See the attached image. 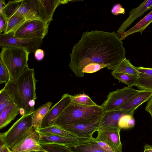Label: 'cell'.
Listing matches in <instances>:
<instances>
[{
	"label": "cell",
	"instance_id": "obj_43",
	"mask_svg": "<svg viewBox=\"0 0 152 152\" xmlns=\"http://www.w3.org/2000/svg\"><path fill=\"white\" fill-rule=\"evenodd\" d=\"M38 152H40V151H38Z\"/></svg>",
	"mask_w": 152,
	"mask_h": 152
},
{
	"label": "cell",
	"instance_id": "obj_3",
	"mask_svg": "<svg viewBox=\"0 0 152 152\" xmlns=\"http://www.w3.org/2000/svg\"><path fill=\"white\" fill-rule=\"evenodd\" d=\"M104 113L101 105L86 106L71 102L62 112L53 125L61 126L100 121Z\"/></svg>",
	"mask_w": 152,
	"mask_h": 152
},
{
	"label": "cell",
	"instance_id": "obj_14",
	"mask_svg": "<svg viewBox=\"0 0 152 152\" xmlns=\"http://www.w3.org/2000/svg\"><path fill=\"white\" fill-rule=\"evenodd\" d=\"M100 120L95 122L58 126L72 133L78 137L93 138V134L97 131L99 128Z\"/></svg>",
	"mask_w": 152,
	"mask_h": 152
},
{
	"label": "cell",
	"instance_id": "obj_12",
	"mask_svg": "<svg viewBox=\"0 0 152 152\" xmlns=\"http://www.w3.org/2000/svg\"><path fill=\"white\" fill-rule=\"evenodd\" d=\"M39 136L33 127L31 130L17 144L11 149L12 152H45L39 143Z\"/></svg>",
	"mask_w": 152,
	"mask_h": 152
},
{
	"label": "cell",
	"instance_id": "obj_34",
	"mask_svg": "<svg viewBox=\"0 0 152 152\" xmlns=\"http://www.w3.org/2000/svg\"><path fill=\"white\" fill-rule=\"evenodd\" d=\"M45 52L41 49H37L34 53V56L35 59L38 61H41L44 58Z\"/></svg>",
	"mask_w": 152,
	"mask_h": 152
},
{
	"label": "cell",
	"instance_id": "obj_35",
	"mask_svg": "<svg viewBox=\"0 0 152 152\" xmlns=\"http://www.w3.org/2000/svg\"><path fill=\"white\" fill-rule=\"evenodd\" d=\"M136 69L140 73L152 76V68L140 66L136 67Z\"/></svg>",
	"mask_w": 152,
	"mask_h": 152
},
{
	"label": "cell",
	"instance_id": "obj_17",
	"mask_svg": "<svg viewBox=\"0 0 152 152\" xmlns=\"http://www.w3.org/2000/svg\"><path fill=\"white\" fill-rule=\"evenodd\" d=\"M135 110H114L104 112L100 120L99 128L106 127H119L118 124L121 117L126 114L134 115Z\"/></svg>",
	"mask_w": 152,
	"mask_h": 152
},
{
	"label": "cell",
	"instance_id": "obj_1",
	"mask_svg": "<svg viewBox=\"0 0 152 152\" xmlns=\"http://www.w3.org/2000/svg\"><path fill=\"white\" fill-rule=\"evenodd\" d=\"M123 42L117 33L97 30L83 33L70 54L69 67L78 77L89 64L103 66L113 71L126 57Z\"/></svg>",
	"mask_w": 152,
	"mask_h": 152
},
{
	"label": "cell",
	"instance_id": "obj_38",
	"mask_svg": "<svg viewBox=\"0 0 152 152\" xmlns=\"http://www.w3.org/2000/svg\"><path fill=\"white\" fill-rule=\"evenodd\" d=\"M0 151V152H12L11 150L4 144L1 143Z\"/></svg>",
	"mask_w": 152,
	"mask_h": 152
},
{
	"label": "cell",
	"instance_id": "obj_18",
	"mask_svg": "<svg viewBox=\"0 0 152 152\" xmlns=\"http://www.w3.org/2000/svg\"><path fill=\"white\" fill-rule=\"evenodd\" d=\"M152 96V91L139 90L124 104L115 110H135L145 102L148 101Z\"/></svg>",
	"mask_w": 152,
	"mask_h": 152
},
{
	"label": "cell",
	"instance_id": "obj_15",
	"mask_svg": "<svg viewBox=\"0 0 152 152\" xmlns=\"http://www.w3.org/2000/svg\"><path fill=\"white\" fill-rule=\"evenodd\" d=\"M151 9H152V0H145L138 7L132 9L129 12L128 17L121 24L117 31L118 36L125 32L135 20Z\"/></svg>",
	"mask_w": 152,
	"mask_h": 152
},
{
	"label": "cell",
	"instance_id": "obj_2",
	"mask_svg": "<svg viewBox=\"0 0 152 152\" xmlns=\"http://www.w3.org/2000/svg\"><path fill=\"white\" fill-rule=\"evenodd\" d=\"M38 81L35 77L34 69L28 67L17 77L5 84L3 88L20 108L21 116L35 110V101L37 99L36 84Z\"/></svg>",
	"mask_w": 152,
	"mask_h": 152
},
{
	"label": "cell",
	"instance_id": "obj_22",
	"mask_svg": "<svg viewBox=\"0 0 152 152\" xmlns=\"http://www.w3.org/2000/svg\"><path fill=\"white\" fill-rule=\"evenodd\" d=\"M27 20L23 16L17 13L12 15L8 20L5 34H14Z\"/></svg>",
	"mask_w": 152,
	"mask_h": 152
},
{
	"label": "cell",
	"instance_id": "obj_16",
	"mask_svg": "<svg viewBox=\"0 0 152 152\" xmlns=\"http://www.w3.org/2000/svg\"><path fill=\"white\" fill-rule=\"evenodd\" d=\"M11 15L17 13L24 16L27 21L39 19L36 13L26 0H15L12 2L10 9Z\"/></svg>",
	"mask_w": 152,
	"mask_h": 152
},
{
	"label": "cell",
	"instance_id": "obj_8",
	"mask_svg": "<svg viewBox=\"0 0 152 152\" xmlns=\"http://www.w3.org/2000/svg\"><path fill=\"white\" fill-rule=\"evenodd\" d=\"M26 0L36 13L39 19L48 24L53 20L54 12L58 6L72 1L65 0Z\"/></svg>",
	"mask_w": 152,
	"mask_h": 152
},
{
	"label": "cell",
	"instance_id": "obj_37",
	"mask_svg": "<svg viewBox=\"0 0 152 152\" xmlns=\"http://www.w3.org/2000/svg\"><path fill=\"white\" fill-rule=\"evenodd\" d=\"M145 110L148 112L152 115V96L148 101Z\"/></svg>",
	"mask_w": 152,
	"mask_h": 152
},
{
	"label": "cell",
	"instance_id": "obj_39",
	"mask_svg": "<svg viewBox=\"0 0 152 152\" xmlns=\"http://www.w3.org/2000/svg\"><path fill=\"white\" fill-rule=\"evenodd\" d=\"M6 4L4 0H0V13L2 12L4 7Z\"/></svg>",
	"mask_w": 152,
	"mask_h": 152
},
{
	"label": "cell",
	"instance_id": "obj_25",
	"mask_svg": "<svg viewBox=\"0 0 152 152\" xmlns=\"http://www.w3.org/2000/svg\"><path fill=\"white\" fill-rule=\"evenodd\" d=\"M135 86L140 90L152 91V76L139 72Z\"/></svg>",
	"mask_w": 152,
	"mask_h": 152
},
{
	"label": "cell",
	"instance_id": "obj_24",
	"mask_svg": "<svg viewBox=\"0 0 152 152\" xmlns=\"http://www.w3.org/2000/svg\"><path fill=\"white\" fill-rule=\"evenodd\" d=\"M113 71L115 73L127 74L138 77L139 72L136 67L130 63L126 58L123 59Z\"/></svg>",
	"mask_w": 152,
	"mask_h": 152
},
{
	"label": "cell",
	"instance_id": "obj_30",
	"mask_svg": "<svg viewBox=\"0 0 152 152\" xmlns=\"http://www.w3.org/2000/svg\"><path fill=\"white\" fill-rule=\"evenodd\" d=\"M14 102L12 98L3 88L0 91V113L7 107Z\"/></svg>",
	"mask_w": 152,
	"mask_h": 152
},
{
	"label": "cell",
	"instance_id": "obj_32",
	"mask_svg": "<svg viewBox=\"0 0 152 152\" xmlns=\"http://www.w3.org/2000/svg\"><path fill=\"white\" fill-rule=\"evenodd\" d=\"M10 80L8 72L1 61L0 60V83H6Z\"/></svg>",
	"mask_w": 152,
	"mask_h": 152
},
{
	"label": "cell",
	"instance_id": "obj_21",
	"mask_svg": "<svg viewBox=\"0 0 152 152\" xmlns=\"http://www.w3.org/2000/svg\"><path fill=\"white\" fill-rule=\"evenodd\" d=\"M52 104L51 102H48L38 107L33 112L32 116V125L36 130L40 128V124L50 109Z\"/></svg>",
	"mask_w": 152,
	"mask_h": 152
},
{
	"label": "cell",
	"instance_id": "obj_19",
	"mask_svg": "<svg viewBox=\"0 0 152 152\" xmlns=\"http://www.w3.org/2000/svg\"><path fill=\"white\" fill-rule=\"evenodd\" d=\"M20 114V108L14 103H12L0 113V129L8 125Z\"/></svg>",
	"mask_w": 152,
	"mask_h": 152
},
{
	"label": "cell",
	"instance_id": "obj_11",
	"mask_svg": "<svg viewBox=\"0 0 152 152\" xmlns=\"http://www.w3.org/2000/svg\"><path fill=\"white\" fill-rule=\"evenodd\" d=\"M119 127H106L99 128L95 139L108 144L115 152H122Z\"/></svg>",
	"mask_w": 152,
	"mask_h": 152
},
{
	"label": "cell",
	"instance_id": "obj_26",
	"mask_svg": "<svg viewBox=\"0 0 152 152\" xmlns=\"http://www.w3.org/2000/svg\"><path fill=\"white\" fill-rule=\"evenodd\" d=\"M38 131L63 137H78L72 133L54 125L40 129Z\"/></svg>",
	"mask_w": 152,
	"mask_h": 152
},
{
	"label": "cell",
	"instance_id": "obj_44",
	"mask_svg": "<svg viewBox=\"0 0 152 152\" xmlns=\"http://www.w3.org/2000/svg\"><path fill=\"white\" fill-rule=\"evenodd\" d=\"M151 117H152V115H151Z\"/></svg>",
	"mask_w": 152,
	"mask_h": 152
},
{
	"label": "cell",
	"instance_id": "obj_28",
	"mask_svg": "<svg viewBox=\"0 0 152 152\" xmlns=\"http://www.w3.org/2000/svg\"><path fill=\"white\" fill-rule=\"evenodd\" d=\"M71 102L78 105L86 106H94L98 105L88 96L85 94L72 96Z\"/></svg>",
	"mask_w": 152,
	"mask_h": 152
},
{
	"label": "cell",
	"instance_id": "obj_36",
	"mask_svg": "<svg viewBox=\"0 0 152 152\" xmlns=\"http://www.w3.org/2000/svg\"><path fill=\"white\" fill-rule=\"evenodd\" d=\"M96 141L100 146L106 151L107 152H115L108 144L104 142L96 140Z\"/></svg>",
	"mask_w": 152,
	"mask_h": 152
},
{
	"label": "cell",
	"instance_id": "obj_41",
	"mask_svg": "<svg viewBox=\"0 0 152 152\" xmlns=\"http://www.w3.org/2000/svg\"><path fill=\"white\" fill-rule=\"evenodd\" d=\"M144 152H150L148 149L144 148Z\"/></svg>",
	"mask_w": 152,
	"mask_h": 152
},
{
	"label": "cell",
	"instance_id": "obj_9",
	"mask_svg": "<svg viewBox=\"0 0 152 152\" xmlns=\"http://www.w3.org/2000/svg\"><path fill=\"white\" fill-rule=\"evenodd\" d=\"M139 91L132 87L127 86L110 92L107 99L101 105L104 112L115 110L124 104Z\"/></svg>",
	"mask_w": 152,
	"mask_h": 152
},
{
	"label": "cell",
	"instance_id": "obj_13",
	"mask_svg": "<svg viewBox=\"0 0 152 152\" xmlns=\"http://www.w3.org/2000/svg\"><path fill=\"white\" fill-rule=\"evenodd\" d=\"M72 96L68 93H65L62 95L60 100L50 109L43 119L39 129L53 125L62 112L71 102Z\"/></svg>",
	"mask_w": 152,
	"mask_h": 152
},
{
	"label": "cell",
	"instance_id": "obj_42",
	"mask_svg": "<svg viewBox=\"0 0 152 152\" xmlns=\"http://www.w3.org/2000/svg\"><path fill=\"white\" fill-rule=\"evenodd\" d=\"M38 151H31L30 152H38Z\"/></svg>",
	"mask_w": 152,
	"mask_h": 152
},
{
	"label": "cell",
	"instance_id": "obj_20",
	"mask_svg": "<svg viewBox=\"0 0 152 152\" xmlns=\"http://www.w3.org/2000/svg\"><path fill=\"white\" fill-rule=\"evenodd\" d=\"M152 22V10L134 26L126 31L119 37L122 40L130 35L139 32L141 35L143 31Z\"/></svg>",
	"mask_w": 152,
	"mask_h": 152
},
{
	"label": "cell",
	"instance_id": "obj_45",
	"mask_svg": "<svg viewBox=\"0 0 152 152\" xmlns=\"http://www.w3.org/2000/svg\"><path fill=\"white\" fill-rule=\"evenodd\" d=\"M72 152H74V151H72Z\"/></svg>",
	"mask_w": 152,
	"mask_h": 152
},
{
	"label": "cell",
	"instance_id": "obj_5",
	"mask_svg": "<svg viewBox=\"0 0 152 152\" xmlns=\"http://www.w3.org/2000/svg\"><path fill=\"white\" fill-rule=\"evenodd\" d=\"M33 113L21 116L7 131L1 133V143L5 144L11 149L17 144L33 128Z\"/></svg>",
	"mask_w": 152,
	"mask_h": 152
},
{
	"label": "cell",
	"instance_id": "obj_4",
	"mask_svg": "<svg viewBox=\"0 0 152 152\" xmlns=\"http://www.w3.org/2000/svg\"><path fill=\"white\" fill-rule=\"evenodd\" d=\"M29 54L27 51L21 48H2L0 60L8 72L9 80L17 77L28 67V61Z\"/></svg>",
	"mask_w": 152,
	"mask_h": 152
},
{
	"label": "cell",
	"instance_id": "obj_27",
	"mask_svg": "<svg viewBox=\"0 0 152 152\" xmlns=\"http://www.w3.org/2000/svg\"><path fill=\"white\" fill-rule=\"evenodd\" d=\"M112 75L114 78L119 82L124 83L128 86H135L138 77L127 74L115 73L113 71L111 72Z\"/></svg>",
	"mask_w": 152,
	"mask_h": 152
},
{
	"label": "cell",
	"instance_id": "obj_10",
	"mask_svg": "<svg viewBox=\"0 0 152 152\" xmlns=\"http://www.w3.org/2000/svg\"><path fill=\"white\" fill-rule=\"evenodd\" d=\"M37 131L39 134V143L41 145L56 144L67 147L73 146L91 142L96 140L94 138L67 137L38 130Z\"/></svg>",
	"mask_w": 152,
	"mask_h": 152
},
{
	"label": "cell",
	"instance_id": "obj_6",
	"mask_svg": "<svg viewBox=\"0 0 152 152\" xmlns=\"http://www.w3.org/2000/svg\"><path fill=\"white\" fill-rule=\"evenodd\" d=\"M43 39L39 38H18L12 34L0 33V47H14L25 49L29 53H34L41 46Z\"/></svg>",
	"mask_w": 152,
	"mask_h": 152
},
{
	"label": "cell",
	"instance_id": "obj_23",
	"mask_svg": "<svg viewBox=\"0 0 152 152\" xmlns=\"http://www.w3.org/2000/svg\"><path fill=\"white\" fill-rule=\"evenodd\" d=\"M68 147L75 152H107L99 145L96 140L75 146Z\"/></svg>",
	"mask_w": 152,
	"mask_h": 152
},
{
	"label": "cell",
	"instance_id": "obj_33",
	"mask_svg": "<svg viewBox=\"0 0 152 152\" xmlns=\"http://www.w3.org/2000/svg\"><path fill=\"white\" fill-rule=\"evenodd\" d=\"M8 22L3 15L0 14V33H4L6 30Z\"/></svg>",
	"mask_w": 152,
	"mask_h": 152
},
{
	"label": "cell",
	"instance_id": "obj_31",
	"mask_svg": "<svg viewBox=\"0 0 152 152\" xmlns=\"http://www.w3.org/2000/svg\"><path fill=\"white\" fill-rule=\"evenodd\" d=\"M45 152H72L68 147L59 145H41Z\"/></svg>",
	"mask_w": 152,
	"mask_h": 152
},
{
	"label": "cell",
	"instance_id": "obj_7",
	"mask_svg": "<svg viewBox=\"0 0 152 152\" xmlns=\"http://www.w3.org/2000/svg\"><path fill=\"white\" fill-rule=\"evenodd\" d=\"M49 24L40 19L26 21L14 34L18 38H39L43 39L48 34Z\"/></svg>",
	"mask_w": 152,
	"mask_h": 152
},
{
	"label": "cell",
	"instance_id": "obj_40",
	"mask_svg": "<svg viewBox=\"0 0 152 152\" xmlns=\"http://www.w3.org/2000/svg\"><path fill=\"white\" fill-rule=\"evenodd\" d=\"M144 148L148 149L150 152H152V146L151 145L146 144L145 145Z\"/></svg>",
	"mask_w": 152,
	"mask_h": 152
},
{
	"label": "cell",
	"instance_id": "obj_29",
	"mask_svg": "<svg viewBox=\"0 0 152 152\" xmlns=\"http://www.w3.org/2000/svg\"><path fill=\"white\" fill-rule=\"evenodd\" d=\"M133 115L126 114L123 115L119 121L118 125L121 129H128L133 128L135 124V120Z\"/></svg>",
	"mask_w": 152,
	"mask_h": 152
}]
</instances>
